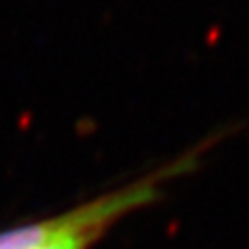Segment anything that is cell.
I'll return each mask as SVG.
<instances>
[{"label":"cell","mask_w":249,"mask_h":249,"mask_svg":"<svg viewBox=\"0 0 249 249\" xmlns=\"http://www.w3.org/2000/svg\"><path fill=\"white\" fill-rule=\"evenodd\" d=\"M191 166L193 156H183V158L137 178L135 183L124 185L121 189H114L88 201V210H85V216L81 220L73 229L54 237L42 249H89L116 220H121L124 214L135 212V210L158 199L162 196L164 185L187 173Z\"/></svg>","instance_id":"1"},{"label":"cell","mask_w":249,"mask_h":249,"mask_svg":"<svg viewBox=\"0 0 249 249\" xmlns=\"http://www.w3.org/2000/svg\"><path fill=\"white\" fill-rule=\"evenodd\" d=\"M85 210H88V204H81L58 216L2 231L0 232V249H42L54 237H58L60 232L73 229L85 216Z\"/></svg>","instance_id":"2"}]
</instances>
